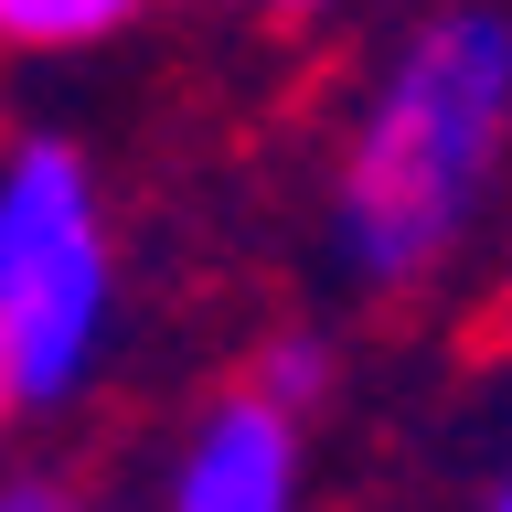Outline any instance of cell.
<instances>
[{
  "label": "cell",
  "instance_id": "1",
  "mask_svg": "<svg viewBox=\"0 0 512 512\" xmlns=\"http://www.w3.org/2000/svg\"><path fill=\"white\" fill-rule=\"evenodd\" d=\"M512 150V11L502 0H427L384 43L363 118L331 171V246L352 288L406 299L470 246L480 203Z\"/></svg>",
  "mask_w": 512,
  "mask_h": 512
},
{
  "label": "cell",
  "instance_id": "2",
  "mask_svg": "<svg viewBox=\"0 0 512 512\" xmlns=\"http://www.w3.org/2000/svg\"><path fill=\"white\" fill-rule=\"evenodd\" d=\"M118 320V246L75 139L0 150V374L11 406H64L107 363Z\"/></svg>",
  "mask_w": 512,
  "mask_h": 512
},
{
  "label": "cell",
  "instance_id": "3",
  "mask_svg": "<svg viewBox=\"0 0 512 512\" xmlns=\"http://www.w3.org/2000/svg\"><path fill=\"white\" fill-rule=\"evenodd\" d=\"M310 416L267 406L256 384L214 395V406L192 416L182 459H171V491L160 512H299L310 502V438H299Z\"/></svg>",
  "mask_w": 512,
  "mask_h": 512
},
{
  "label": "cell",
  "instance_id": "4",
  "mask_svg": "<svg viewBox=\"0 0 512 512\" xmlns=\"http://www.w3.org/2000/svg\"><path fill=\"white\" fill-rule=\"evenodd\" d=\"M150 0H0V54H86L128 32Z\"/></svg>",
  "mask_w": 512,
  "mask_h": 512
},
{
  "label": "cell",
  "instance_id": "5",
  "mask_svg": "<svg viewBox=\"0 0 512 512\" xmlns=\"http://www.w3.org/2000/svg\"><path fill=\"white\" fill-rule=\"evenodd\" d=\"M256 395H267V406H288V416H310L320 395H331V342H320V331H278V342L256 352Z\"/></svg>",
  "mask_w": 512,
  "mask_h": 512
},
{
  "label": "cell",
  "instance_id": "6",
  "mask_svg": "<svg viewBox=\"0 0 512 512\" xmlns=\"http://www.w3.org/2000/svg\"><path fill=\"white\" fill-rule=\"evenodd\" d=\"M0 512H96L75 480H54V470H22L11 491H0Z\"/></svg>",
  "mask_w": 512,
  "mask_h": 512
},
{
  "label": "cell",
  "instance_id": "7",
  "mask_svg": "<svg viewBox=\"0 0 512 512\" xmlns=\"http://www.w3.org/2000/svg\"><path fill=\"white\" fill-rule=\"evenodd\" d=\"M480 512H512V470H502V480H491V502H480Z\"/></svg>",
  "mask_w": 512,
  "mask_h": 512
},
{
  "label": "cell",
  "instance_id": "8",
  "mask_svg": "<svg viewBox=\"0 0 512 512\" xmlns=\"http://www.w3.org/2000/svg\"><path fill=\"white\" fill-rule=\"evenodd\" d=\"M502 342H512V278H502Z\"/></svg>",
  "mask_w": 512,
  "mask_h": 512
},
{
  "label": "cell",
  "instance_id": "9",
  "mask_svg": "<svg viewBox=\"0 0 512 512\" xmlns=\"http://www.w3.org/2000/svg\"><path fill=\"white\" fill-rule=\"evenodd\" d=\"M0 427H11V374H0Z\"/></svg>",
  "mask_w": 512,
  "mask_h": 512
}]
</instances>
